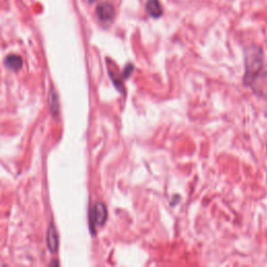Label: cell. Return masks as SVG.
Segmentation results:
<instances>
[{"mask_svg":"<svg viewBox=\"0 0 267 267\" xmlns=\"http://www.w3.org/2000/svg\"><path fill=\"white\" fill-rule=\"evenodd\" d=\"M96 15L103 23H109L115 17V9L110 3H102L96 8Z\"/></svg>","mask_w":267,"mask_h":267,"instance_id":"obj_3","label":"cell"},{"mask_svg":"<svg viewBox=\"0 0 267 267\" xmlns=\"http://www.w3.org/2000/svg\"><path fill=\"white\" fill-rule=\"evenodd\" d=\"M267 79V64L263 49L258 45H251L244 50L243 85L251 89L258 97H264V86Z\"/></svg>","mask_w":267,"mask_h":267,"instance_id":"obj_1","label":"cell"},{"mask_svg":"<svg viewBox=\"0 0 267 267\" xmlns=\"http://www.w3.org/2000/svg\"><path fill=\"white\" fill-rule=\"evenodd\" d=\"M89 221H90V227L93 229V232L96 228H99L105 224L108 219V210L103 203H95L90 210L89 214Z\"/></svg>","mask_w":267,"mask_h":267,"instance_id":"obj_2","label":"cell"},{"mask_svg":"<svg viewBox=\"0 0 267 267\" xmlns=\"http://www.w3.org/2000/svg\"><path fill=\"white\" fill-rule=\"evenodd\" d=\"M5 66L11 71H19L23 66V60L18 55H10L5 60Z\"/></svg>","mask_w":267,"mask_h":267,"instance_id":"obj_6","label":"cell"},{"mask_svg":"<svg viewBox=\"0 0 267 267\" xmlns=\"http://www.w3.org/2000/svg\"><path fill=\"white\" fill-rule=\"evenodd\" d=\"M49 106H50L51 114L56 117L59 114L60 103H59V97L54 89H51V92L49 93Z\"/></svg>","mask_w":267,"mask_h":267,"instance_id":"obj_7","label":"cell"},{"mask_svg":"<svg viewBox=\"0 0 267 267\" xmlns=\"http://www.w3.org/2000/svg\"><path fill=\"white\" fill-rule=\"evenodd\" d=\"M89 2H90V3L92 4V3H94V2H95V0H89Z\"/></svg>","mask_w":267,"mask_h":267,"instance_id":"obj_8","label":"cell"},{"mask_svg":"<svg viewBox=\"0 0 267 267\" xmlns=\"http://www.w3.org/2000/svg\"><path fill=\"white\" fill-rule=\"evenodd\" d=\"M46 244L47 248L51 253H56L59 248V236L54 224L49 225L46 235Z\"/></svg>","mask_w":267,"mask_h":267,"instance_id":"obj_4","label":"cell"},{"mask_svg":"<svg viewBox=\"0 0 267 267\" xmlns=\"http://www.w3.org/2000/svg\"><path fill=\"white\" fill-rule=\"evenodd\" d=\"M145 8L148 15L152 18H160L163 15V7L159 0H147Z\"/></svg>","mask_w":267,"mask_h":267,"instance_id":"obj_5","label":"cell"}]
</instances>
